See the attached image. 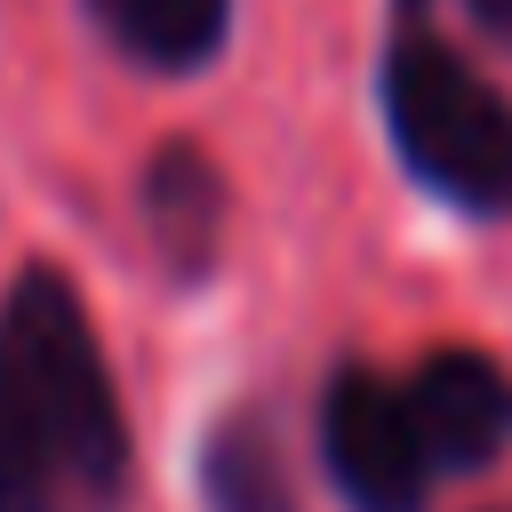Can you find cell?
<instances>
[{
	"mask_svg": "<svg viewBox=\"0 0 512 512\" xmlns=\"http://www.w3.org/2000/svg\"><path fill=\"white\" fill-rule=\"evenodd\" d=\"M384 128L448 208L512 216V96L424 24V0H400L384 40Z\"/></svg>",
	"mask_w": 512,
	"mask_h": 512,
	"instance_id": "2",
	"label": "cell"
},
{
	"mask_svg": "<svg viewBox=\"0 0 512 512\" xmlns=\"http://www.w3.org/2000/svg\"><path fill=\"white\" fill-rule=\"evenodd\" d=\"M0 400L48 480L56 512H112L128 496V416L96 320L56 264L16 272L0 304Z\"/></svg>",
	"mask_w": 512,
	"mask_h": 512,
	"instance_id": "1",
	"label": "cell"
},
{
	"mask_svg": "<svg viewBox=\"0 0 512 512\" xmlns=\"http://www.w3.org/2000/svg\"><path fill=\"white\" fill-rule=\"evenodd\" d=\"M320 456L352 512H424V496L440 480L400 376H376V368H336V384L320 400Z\"/></svg>",
	"mask_w": 512,
	"mask_h": 512,
	"instance_id": "3",
	"label": "cell"
},
{
	"mask_svg": "<svg viewBox=\"0 0 512 512\" xmlns=\"http://www.w3.org/2000/svg\"><path fill=\"white\" fill-rule=\"evenodd\" d=\"M400 392H408V416L424 432L432 472H480L512 448V368L504 360H488L472 344H448Z\"/></svg>",
	"mask_w": 512,
	"mask_h": 512,
	"instance_id": "4",
	"label": "cell"
},
{
	"mask_svg": "<svg viewBox=\"0 0 512 512\" xmlns=\"http://www.w3.org/2000/svg\"><path fill=\"white\" fill-rule=\"evenodd\" d=\"M88 16L104 24V40L152 72H192L224 48L232 32V0H88Z\"/></svg>",
	"mask_w": 512,
	"mask_h": 512,
	"instance_id": "5",
	"label": "cell"
},
{
	"mask_svg": "<svg viewBox=\"0 0 512 512\" xmlns=\"http://www.w3.org/2000/svg\"><path fill=\"white\" fill-rule=\"evenodd\" d=\"M472 8V24L496 40V48H512V0H464Z\"/></svg>",
	"mask_w": 512,
	"mask_h": 512,
	"instance_id": "9",
	"label": "cell"
},
{
	"mask_svg": "<svg viewBox=\"0 0 512 512\" xmlns=\"http://www.w3.org/2000/svg\"><path fill=\"white\" fill-rule=\"evenodd\" d=\"M152 232H160V248H168L184 272L208 264V248H216V232H224V176L208 168V152L168 144V152L152 160Z\"/></svg>",
	"mask_w": 512,
	"mask_h": 512,
	"instance_id": "7",
	"label": "cell"
},
{
	"mask_svg": "<svg viewBox=\"0 0 512 512\" xmlns=\"http://www.w3.org/2000/svg\"><path fill=\"white\" fill-rule=\"evenodd\" d=\"M0 512H56L48 504V480H40L32 448H24V432L8 416V400H0Z\"/></svg>",
	"mask_w": 512,
	"mask_h": 512,
	"instance_id": "8",
	"label": "cell"
},
{
	"mask_svg": "<svg viewBox=\"0 0 512 512\" xmlns=\"http://www.w3.org/2000/svg\"><path fill=\"white\" fill-rule=\"evenodd\" d=\"M200 480H208V512H296L288 456H280V440H272V424L256 408H240V416H224L208 432Z\"/></svg>",
	"mask_w": 512,
	"mask_h": 512,
	"instance_id": "6",
	"label": "cell"
}]
</instances>
